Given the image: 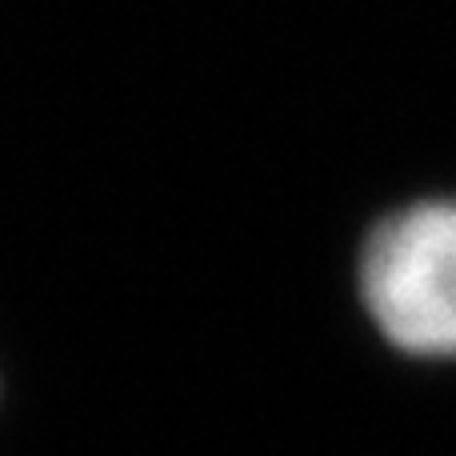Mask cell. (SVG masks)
Instances as JSON below:
<instances>
[{
	"label": "cell",
	"instance_id": "6da1fadb",
	"mask_svg": "<svg viewBox=\"0 0 456 456\" xmlns=\"http://www.w3.org/2000/svg\"><path fill=\"white\" fill-rule=\"evenodd\" d=\"M361 300L393 348L456 356V197H428L380 216L356 268Z\"/></svg>",
	"mask_w": 456,
	"mask_h": 456
}]
</instances>
